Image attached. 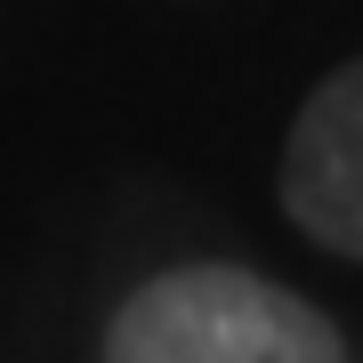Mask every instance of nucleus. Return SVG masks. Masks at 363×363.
Listing matches in <instances>:
<instances>
[{
  "instance_id": "f257e3e1",
  "label": "nucleus",
  "mask_w": 363,
  "mask_h": 363,
  "mask_svg": "<svg viewBox=\"0 0 363 363\" xmlns=\"http://www.w3.org/2000/svg\"><path fill=\"white\" fill-rule=\"evenodd\" d=\"M105 363H347V339L298 291L202 259L121 298L105 323Z\"/></svg>"
},
{
  "instance_id": "f03ea898",
  "label": "nucleus",
  "mask_w": 363,
  "mask_h": 363,
  "mask_svg": "<svg viewBox=\"0 0 363 363\" xmlns=\"http://www.w3.org/2000/svg\"><path fill=\"white\" fill-rule=\"evenodd\" d=\"M283 210L339 259H363V57L315 81L283 145Z\"/></svg>"
}]
</instances>
